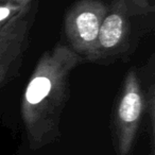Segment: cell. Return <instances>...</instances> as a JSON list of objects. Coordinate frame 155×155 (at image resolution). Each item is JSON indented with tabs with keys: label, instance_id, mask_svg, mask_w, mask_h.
<instances>
[{
	"label": "cell",
	"instance_id": "cell-1",
	"mask_svg": "<svg viewBox=\"0 0 155 155\" xmlns=\"http://www.w3.org/2000/svg\"><path fill=\"white\" fill-rule=\"evenodd\" d=\"M82 61L68 45L58 43L44 52L35 65L20 103V116L32 150H39L60 138L70 75Z\"/></svg>",
	"mask_w": 155,
	"mask_h": 155
},
{
	"label": "cell",
	"instance_id": "cell-2",
	"mask_svg": "<svg viewBox=\"0 0 155 155\" xmlns=\"http://www.w3.org/2000/svg\"><path fill=\"white\" fill-rule=\"evenodd\" d=\"M154 18L155 8L150 0H114L88 62L107 66L131 55L153 30Z\"/></svg>",
	"mask_w": 155,
	"mask_h": 155
},
{
	"label": "cell",
	"instance_id": "cell-3",
	"mask_svg": "<svg viewBox=\"0 0 155 155\" xmlns=\"http://www.w3.org/2000/svg\"><path fill=\"white\" fill-rule=\"evenodd\" d=\"M146 93L139 68L129 69L115 102L110 119L116 155H131L146 112Z\"/></svg>",
	"mask_w": 155,
	"mask_h": 155
},
{
	"label": "cell",
	"instance_id": "cell-4",
	"mask_svg": "<svg viewBox=\"0 0 155 155\" xmlns=\"http://www.w3.org/2000/svg\"><path fill=\"white\" fill-rule=\"evenodd\" d=\"M108 5L102 0H78L65 15L64 30L68 46L83 60L95 51Z\"/></svg>",
	"mask_w": 155,
	"mask_h": 155
},
{
	"label": "cell",
	"instance_id": "cell-5",
	"mask_svg": "<svg viewBox=\"0 0 155 155\" xmlns=\"http://www.w3.org/2000/svg\"><path fill=\"white\" fill-rule=\"evenodd\" d=\"M35 19V2L28 3L0 29V89L18 73Z\"/></svg>",
	"mask_w": 155,
	"mask_h": 155
},
{
	"label": "cell",
	"instance_id": "cell-6",
	"mask_svg": "<svg viewBox=\"0 0 155 155\" xmlns=\"http://www.w3.org/2000/svg\"><path fill=\"white\" fill-rule=\"evenodd\" d=\"M150 136V155H155V85L151 83L146 93V112Z\"/></svg>",
	"mask_w": 155,
	"mask_h": 155
},
{
	"label": "cell",
	"instance_id": "cell-7",
	"mask_svg": "<svg viewBox=\"0 0 155 155\" xmlns=\"http://www.w3.org/2000/svg\"><path fill=\"white\" fill-rule=\"evenodd\" d=\"M26 5H18V3H0V29L5 25V22L11 19L15 14L21 11Z\"/></svg>",
	"mask_w": 155,
	"mask_h": 155
},
{
	"label": "cell",
	"instance_id": "cell-8",
	"mask_svg": "<svg viewBox=\"0 0 155 155\" xmlns=\"http://www.w3.org/2000/svg\"><path fill=\"white\" fill-rule=\"evenodd\" d=\"M33 0H0V3H18V5H26L32 2Z\"/></svg>",
	"mask_w": 155,
	"mask_h": 155
}]
</instances>
